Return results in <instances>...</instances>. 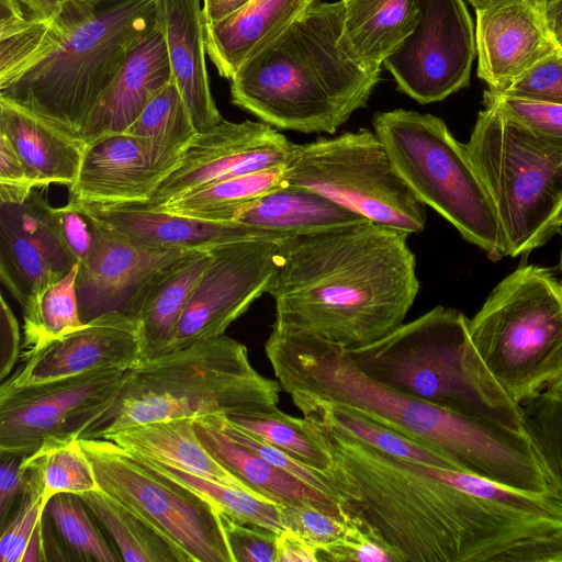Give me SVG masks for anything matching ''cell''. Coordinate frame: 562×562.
I'll return each instance as SVG.
<instances>
[{"instance_id":"40","label":"cell","mask_w":562,"mask_h":562,"mask_svg":"<svg viewBox=\"0 0 562 562\" xmlns=\"http://www.w3.org/2000/svg\"><path fill=\"white\" fill-rule=\"evenodd\" d=\"M44 513L76 559L89 562L122 561L94 525L91 512L81 496L71 493L54 495L47 502Z\"/></svg>"},{"instance_id":"44","label":"cell","mask_w":562,"mask_h":562,"mask_svg":"<svg viewBox=\"0 0 562 562\" xmlns=\"http://www.w3.org/2000/svg\"><path fill=\"white\" fill-rule=\"evenodd\" d=\"M316 557L317 562H398L381 539L352 519L340 538L316 550Z\"/></svg>"},{"instance_id":"7","label":"cell","mask_w":562,"mask_h":562,"mask_svg":"<svg viewBox=\"0 0 562 562\" xmlns=\"http://www.w3.org/2000/svg\"><path fill=\"white\" fill-rule=\"evenodd\" d=\"M376 382L467 416L528 429L522 406L501 386L473 345L469 319L437 306L364 346L347 348Z\"/></svg>"},{"instance_id":"24","label":"cell","mask_w":562,"mask_h":562,"mask_svg":"<svg viewBox=\"0 0 562 562\" xmlns=\"http://www.w3.org/2000/svg\"><path fill=\"white\" fill-rule=\"evenodd\" d=\"M159 19L167 43L172 81L189 109L196 132L205 133L224 119L211 93L200 0H159Z\"/></svg>"},{"instance_id":"3","label":"cell","mask_w":562,"mask_h":562,"mask_svg":"<svg viewBox=\"0 0 562 562\" xmlns=\"http://www.w3.org/2000/svg\"><path fill=\"white\" fill-rule=\"evenodd\" d=\"M408 234L356 222L277 240L272 329L368 345L403 324L418 290Z\"/></svg>"},{"instance_id":"39","label":"cell","mask_w":562,"mask_h":562,"mask_svg":"<svg viewBox=\"0 0 562 562\" xmlns=\"http://www.w3.org/2000/svg\"><path fill=\"white\" fill-rule=\"evenodd\" d=\"M234 426L262 439L316 471H325L330 456L314 424L306 417L290 416L280 409L263 415L225 416Z\"/></svg>"},{"instance_id":"52","label":"cell","mask_w":562,"mask_h":562,"mask_svg":"<svg viewBox=\"0 0 562 562\" xmlns=\"http://www.w3.org/2000/svg\"><path fill=\"white\" fill-rule=\"evenodd\" d=\"M0 379L4 381L22 351L16 317L3 296L0 300Z\"/></svg>"},{"instance_id":"47","label":"cell","mask_w":562,"mask_h":562,"mask_svg":"<svg viewBox=\"0 0 562 562\" xmlns=\"http://www.w3.org/2000/svg\"><path fill=\"white\" fill-rule=\"evenodd\" d=\"M279 510L284 529L296 533L316 550L340 538L351 521V519H340L310 505L279 504Z\"/></svg>"},{"instance_id":"55","label":"cell","mask_w":562,"mask_h":562,"mask_svg":"<svg viewBox=\"0 0 562 562\" xmlns=\"http://www.w3.org/2000/svg\"><path fill=\"white\" fill-rule=\"evenodd\" d=\"M251 0H203L204 26L217 23L244 8Z\"/></svg>"},{"instance_id":"28","label":"cell","mask_w":562,"mask_h":562,"mask_svg":"<svg viewBox=\"0 0 562 562\" xmlns=\"http://www.w3.org/2000/svg\"><path fill=\"white\" fill-rule=\"evenodd\" d=\"M193 419L183 417L137 424L110 434L104 439L112 440L137 457L176 467L256 495L204 448L195 434Z\"/></svg>"},{"instance_id":"27","label":"cell","mask_w":562,"mask_h":562,"mask_svg":"<svg viewBox=\"0 0 562 562\" xmlns=\"http://www.w3.org/2000/svg\"><path fill=\"white\" fill-rule=\"evenodd\" d=\"M318 0H251L228 18L204 26L206 53L231 79L254 53L273 41Z\"/></svg>"},{"instance_id":"25","label":"cell","mask_w":562,"mask_h":562,"mask_svg":"<svg viewBox=\"0 0 562 562\" xmlns=\"http://www.w3.org/2000/svg\"><path fill=\"white\" fill-rule=\"evenodd\" d=\"M195 434L211 456L256 495L281 505L314 506L344 520H350L340 502L323 494L231 439L215 415L193 419Z\"/></svg>"},{"instance_id":"46","label":"cell","mask_w":562,"mask_h":562,"mask_svg":"<svg viewBox=\"0 0 562 562\" xmlns=\"http://www.w3.org/2000/svg\"><path fill=\"white\" fill-rule=\"evenodd\" d=\"M495 94L562 104V48L542 58L502 93Z\"/></svg>"},{"instance_id":"48","label":"cell","mask_w":562,"mask_h":562,"mask_svg":"<svg viewBox=\"0 0 562 562\" xmlns=\"http://www.w3.org/2000/svg\"><path fill=\"white\" fill-rule=\"evenodd\" d=\"M221 517L234 562H277L278 533Z\"/></svg>"},{"instance_id":"34","label":"cell","mask_w":562,"mask_h":562,"mask_svg":"<svg viewBox=\"0 0 562 562\" xmlns=\"http://www.w3.org/2000/svg\"><path fill=\"white\" fill-rule=\"evenodd\" d=\"M81 497L114 541L123 561L182 562L176 550L156 530L101 488Z\"/></svg>"},{"instance_id":"17","label":"cell","mask_w":562,"mask_h":562,"mask_svg":"<svg viewBox=\"0 0 562 562\" xmlns=\"http://www.w3.org/2000/svg\"><path fill=\"white\" fill-rule=\"evenodd\" d=\"M93 245L79 263V315L88 323L108 313L135 318L150 283L166 268L200 249L153 248L131 243L90 221Z\"/></svg>"},{"instance_id":"4","label":"cell","mask_w":562,"mask_h":562,"mask_svg":"<svg viewBox=\"0 0 562 562\" xmlns=\"http://www.w3.org/2000/svg\"><path fill=\"white\" fill-rule=\"evenodd\" d=\"M344 19L342 0L310 5L240 65L232 103L272 127L335 134L367 105L381 72L349 47Z\"/></svg>"},{"instance_id":"19","label":"cell","mask_w":562,"mask_h":562,"mask_svg":"<svg viewBox=\"0 0 562 562\" xmlns=\"http://www.w3.org/2000/svg\"><path fill=\"white\" fill-rule=\"evenodd\" d=\"M136 322L121 313L101 315L26 357L3 389H16L99 369H131L143 361Z\"/></svg>"},{"instance_id":"10","label":"cell","mask_w":562,"mask_h":562,"mask_svg":"<svg viewBox=\"0 0 562 562\" xmlns=\"http://www.w3.org/2000/svg\"><path fill=\"white\" fill-rule=\"evenodd\" d=\"M495 206L507 256L529 254L560 231L562 147L494 106L480 111L465 144Z\"/></svg>"},{"instance_id":"49","label":"cell","mask_w":562,"mask_h":562,"mask_svg":"<svg viewBox=\"0 0 562 562\" xmlns=\"http://www.w3.org/2000/svg\"><path fill=\"white\" fill-rule=\"evenodd\" d=\"M35 189L10 140L0 134V203H21Z\"/></svg>"},{"instance_id":"33","label":"cell","mask_w":562,"mask_h":562,"mask_svg":"<svg viewBox=\"0 0 562 562\" xmlns=\"http://www.w3.org/2000/svg\"><path fill=\"white\" fill-rule=\"evenodd\" d=\"M286 166L288 162L221 180L155 210L210 222H234L240 206L286 184Z\"/></svg>"},{"instance_id":"57","label":"cell","mask_w":562,"mask_h":562,"mask_svg":"<svg viewBox=\"0 0 562 562\" xmlns=\"http://www.w3.org/2000/svg\"><path fill=\"white\" fill-rule=\"evenodd\" d=\"M524 1L527 0H469L475 11L502 8Z\"/></svg>"},{"instance_id":"21","label":"cell","mask_w":562,"mask_h":562,"mask_svg":"<svg viewBox=\"0 0 562 562\" xmlns=\"http://www.w3.org/2000/svg\"><path fill=\"white\" fill-rule=\"evenodd\" d=\"M165 176L140 138L125 132L103 135L85 144L69 202L146 204Z\"/></svg>"},{"instance_id":"13","label":"cell","mask_w":562,"mask_h":562,"mask_svg":"<svg viewBox=\"0 0 562 562\" xmlns=\"http://www.w3.org/2000/svg\"><path fill=\"white\" fill-rule=\"evenodd\" d=\"M127 370L99 369L0 387V452L29 456L43 446L80 439L113 404Z\"/></svg>"},{"instance_id":"1","label":"cell","mask_w":562,"mask_h":562,"mask_svg":"<svg viewBox=\"0 0 562 562\" xmlns=\"http://www.w3.org/2000/svg\"><path fill=\"white\" fill-rule=\"evenodd\" d=\"M308 419L330 456L321 474L345 513L398 562H562V498L502 484L469 492Z\"/></svg>"},{"instance_id":"42","label":"cell","mask_w":562,"mask_h":562,"mask_svg":"<svg viewBox=\"0 0 562 562\" xmlns=\"http://www.w3.org/2000/svg\"><path fill=\"white\" fill-rule=\"evenodd\" d=\"M484 105L494 106L532 133L562 147V104L512 98L484 91Z\"/></svg>"},{"instance_id":"6","label":"cell","mask_w":562,"mask_h":562,"mask_svg":"<svg viewBox=\"0 0 562 562\" xmlns=\"http://www.w3.org/2000/svg\"><path fill=\"white\" fill-rule=\"evenodd\" d=\"M158 21L159 0H74L61 38L0 87V98L81 139L130 50Z\"/></svg>"},{"instance_id":"59","label":"cell","mask_w":562,"mask_h":562,"mask_svg":"<svg viewBox=\"0 0 562 562\" xmlns=\"http://www.w3.org/2000/svg\"><path fill=\"white\" fill-rule=\"evenodd\" d=\"M555 223L562 227V205L560 206L559 211L557 212V215H555Z\"/></svg>"},{"instance_id":"29","label":"cell","mask_w":562,"mask_h":562,"mask_svg":"<svg viewBox=\"0 0 562 562\" xmlns=\"http://www.w3.org/2000/svg\"><path fill=\"white\" fill-rule=\"evenodd\" d=\"M233 221L283 238L368 220L314 190L285 184L240 206Z\"/></svg>"},{"instance_id":"12","label":"cell","mask_w":562,"mask_h":562,"mask_svg":"<svg viewBox=\"0 0 562 562\" xmlns=\"http://www.w3.org/2000/svg\"><path fill=\"white\" fill-rule=\"evenodd\" d=\"M100 488L156 530L182 562H234L221 510L110 439L80 438Z\"/></svg>"},{"instance_id":"15","label":"cell","mask_w":562,"mask_h":562,"mask_svg":"<svg viewBox=\"0 0 562 562\" xmlns=\"http://www.w3.org/2000/svg\"><path fill=\"white\" fill-rule=\"evenodd\" d=\"M200 278L165 352L225 335L228 326L268 292L277 270V240L238 239L210 247Z\"/></svg>"},{"instance_id":"14","label":"cell","mask_w":562,"mask_h":562,"mask_svg":"<svg viewBox=\"0 0 562 562\" xmlns=\"http://www.w3.org/2000/svg\"><path fill=\"white\" fill-rule=\"evenodd\" d=\"M418 8L414 31L383 66L402 92L427 104L469 85L475 29L463 0H418Z\"/></svg>"},{"instance_id":"31","label":"cell","mask_w":562,"mask_h":562,"mask_svg":"<svg viewBox=\"0 0 562 562\" xmlns=\"http://www.w3.org/2000/svg\"><path fill=\"white\" fill-rule=\"evenodd\" d=\"M344 36L352 52L367 65L383 61L414 31L418 0H342Z\"/></svg>"},{"instance_id":"30","label":"cell","mask_w":562,"mask_h":562,"mask_svg":"<svg viewBox=\"0 0 562 562\" xmlns=\"http://www.w3.org/2000/svg\"><path fill=\"white\" fill-rule=\"evenodd\" d=\"M210 261V248L195 250L166 268L150 283L134 318L142 340L143 360L166 351Z\"/></svg>"},{"instance_id":"5","label":"cell","mask_w":562,"mask_h":562,"mask_svg":"<svg viewBox=\"0 0 562 562\" xmlns=\"http://www.w3.org/2000/svg\"><path fill=\"white\" fill-rule=\"evenodd\" d=\"M281 390L252 367L244 344L222 335L128 369L113 404L81 438L173 418L269 414L279 409Z\"/></svg>"},{"instance_id":"9","label":"cell","mask_w":562,"mask_h":562,"mask_svg":"<svg viewBox=\"0 0 562 562\" xmlns=\"http://www.w3.org/2000/svg\"><path fill=\"white\" fill-rule=\"evenodd\" d=\"M373 131L415 196L446 218L469 243L497 261L507 243L493 201L446 123L431 114L379 112Z\"/></svg>"},{"instance_id":"26","label":"cell","mask_w":562,"mask_h":562,"mask_svg":"<svg viewBox=\"0 0 562 562\" xmlns=\"http://www.w3.org/2000/svg\"><path fill=\"white\" fill-rule=\"evenodd\" d=\"M0 134L12 144L35 188L76 181L85 151L81 139L2 98Z\"/></svg>"},{"instance_id":"16","label":"cell","mask_w":562,"mask_h":562,"mask_svg":"<svg viewBox=\"0 0 562 562\" xmlns=\"http://www.w3.org/2000/svg\"><path fill=\"white\" fill-rule=\"evenodd\" d=\"M296 145L263 122L223 120L193 138L173 170L142 205L157 209L221 180L283 165Z\"/></svg>"},{"instance_id":"51","label":"cell","mask_w":562,"mask_h":562,"mask_svg":"<svg viewBox=\"0 0 562 562\" xmlns=\"http://www.w3.org/2000/svg\"><path fill=\"white\" fill-rule=\"evenodd\" d=\"M59 236L69 254L81 263L93 245V231L89 220L67 203L54 207Z\"/></svg>"},{"instance_id":"22","label":"cell","mask_w":562,"mask_h":562,"mask_svg":"<svg viewBox=\"0 0 562 562\" xmlns=\"http://www.w3.org/2000/svg\"><path fill=\"white\" fill-rule=\"evenodd\" d=\"M88 220L145 247L207 249L238 239L279 240V236L238 222H210L142 204L98 205L69 202Z\"/></svg>"},{"instance_id":"8","label":"cell","mask_w":562,"mask_h":562,"mask_svg":"<svg viewBox=\"0 0 562 562\" xmlns=\"http://www.w3.org/2000/svg\"><path fill=\"white\" fill-rule=\"evenodd\" d=\"M484 363L519 405L562 374V283L551 270L520 266L469 319Z\"/></svg>"},{"instance_id":"50","label":"cell","mask_w":562,"mask_h":562,"mask_svg":"<svg viewBox=\"0 0 562 562\" xmlns=\"http://www.w3.org/2000/svg\"><path fill=\"white\" fill-rule=\"evenodd\" d=\"M0 527L2 528L16 508L31 480L22 464L23 456L0 452Z\"/></svg>"},{"instance_id":"53","label":"cell","mask_w":562,"mask_h":562,"mask_svg":"<svg viewBox=\"0 0 562 562\" xmlns=\"http://www.w3.org/2000/svg\"><path fill=\"white\" fill-rule=\"evenodd\" d=\"M69 0H0V11L25 21L41 22L53 19Z\"/></svg>"},{"instance_id":"18","label":"cell","mask_w":562,"mask_h":562,"mask_svg":"<svg viewBox=\"0 0 562 562\" xmlns=\"http://www.w3.org/2000/svg\"><path fill=\"white\" fill-rule=\"evenodd\" d=\"M76 263L42 192L34 189L21 203H0V278L22 311Z\"/></svg>"},{"instance_id":"35","label":"cell","mask_w":562,"mask_h":562,"mask_svg":"<svg viewBox=\"0 0 562 562\" xmlns=\"http://www.w3.org/2000/svg\"><path fill=\"white\" fill-rule=\"evenodd\" d=\"M338 428L389 456L434 467L468 472L461 463L436 448L372 422L348 408L328 405L304 414Z\"/></svg>"},{"instance_id":"37","label":"cell","mask_w":562,"mask_h":562,"mask_svg":"<svg viewBox=\"0 0 562 562\" xmlns=\"http://www.w3.org/2000/svg\"><path fill=\"white\" fill-rule=\"evenodd\" d=\"M137 458L158 473L204 496L223 514L239 524L265 528L276 533H280L284 530L280 517L279 504L277 503L260 498L244 490L199 476L176 467L142 457Z\"/></svg>"},{"instance_id":"23","label":"cell","mask_w":562,"mask_h":562,"mask_svg":"<svg viewBox=\"0 0 562 562\" xmlns=\"http://www.w3.org/2000/svg\"><path fill=\"white\" fill-rule=\"evenodd\" d=\"M172 81L160 19L130 50L111 85L89 116L85 144L108 134L125 132L154 95Z\"/></svg>"},{"instance_id":"45","label":"cell","mask_w":562,"mask_h":562,"mask_svg":"<svg viewBox=\"0 0 562 562\" xmlns=\"http://www.w3.org/2000/svg\"><path fill=\"white\" fill-rule=\"evenodd\" d=\"M43 516L41 493L31 483L30 488L1 528V562H22L30 539Z\"/></svg>"},{"instance_id":"58","label":"cell","mask_w":562,"mask_h":562,"mask_svg":"<svg viewBox=\"0 0 562 562\" xmlns=\"http://www.w3.org/2000/svg\"><path fill=\"white\" fill-rule=\"evenodd\" d=\"M528 1L544 13L546 9L549 8L551 4H553L554 2H557L558 0H528Z\"/></svg>"},{"instance_id":"32","label":"cell","mask_w":562,"mask_h":562,"mask_svg":"<svg viewBox=\"0 0 562 562\" xmlns=\"http://www.w3.org/2000/svg\"><path fill=\"white\" fill-rule=\"evenodd\" d=\"M125 133L146 144L155 164L166 176L173 170L183 151L199 134L173 81L154 95Z\"/></svg>"},{"instance_id":"2","label":"cell","mask_w":562,"mask_h":562,"mask_svg":"<svg viewBox=\"0 0 562 562\" xmlns=\"http://www.w3.org/2000/svg\"><path fill=\"white\" fill-rule=\"evenodd\" d=\"M266 356L303 415L336 405L457 460L476 475L516 490L562 495V479L529 429L440 407L367 375L348 349L319 337L272 329Z\"/></svg>"},{"instance_id":"43","label":"cell","mask_w":562,"mask_h":562,"mask_svg":"<svg viewBox=\"0 0 562 562\" xmlns=\"http://www.w3.org/2000/svg\"><path fill=\"white\" fill-rule=\"evenodd\" d=\"M215 418L220 428L237 443L254 451L270 464L307 484L314 490L338 499L334 490L321 472L304 464L281 449L273 447L262 439L232 425L224 415H215Z\"/></svg>"},{"instance_id":"54","label":"cell","mask_w":562,"mask_h":562,"mask_svg":"<svg viewBox=\"0 0 562 562\" xmlns=\"http://www.w3.org/2000/svg\"><path fill=\"white\" fill-rule=\"evenodd\" d=\"M277 562H317L316 549L291 530L277 538Z\"/></svg>"},{"instance_id":"20","label":"cell","mask_w":562,"mask_h":562,"mask_svg":"<svg viewBox=\"0 0 562 562\" xmlns=\"http://www.w3.org/2000/svg\"><path fill=\"white\" fill-rule=\"evenodd\" d=\"M477 76L502 93L542 58L561 48L544 13L528 0L475 11Z\"/></svg>"},{"instance_id":"56","label":"cell","mask_w":562,"mask_h":562,"mask_svg":"<svg viewBox=\"0 0 562 562\" xmlns=\"http://www.w3.org/2000/svg\"><path fill=\"white\" fill-rule=\"evenodd\" d=\"M544 18L557 43L562 48V0H558L547 8Z\"/></svg>"},{"instance_id":"60","label":"cell","mask_w":562,"mask_h":562,"mask_svg":"<svg viewBox=\"0 0 562 562\" xmlns=\"http://www.w3.org/2000/svg\"><path fill=\"white\" fill-rule=\"evenodd\" d=\"M560 270H561V273H562V249H561V257H560ZM561 283H562V279H561Z\"/></svg>"},{"instance_id":"38","label":"cell","mask_w":562,"mask_h":562,"mask_svg":"<svg viewBox=\"0 0 562 562\" xmlns=\"http://www.w3.org/2000/svg\"><path fill=\"white\" fill-rule=\"evenodd\" d=\"M79 263L46 289L31 307L23 311L22 359L54 339L83 325L79 315L77 274Z\"/></svg>"},{"instance_id":"41","label":"cell","mask_w":562,"mask_h":562,"mask_svg":"<svg viewBox=\"0 0 562 562\" xmlns=\"http://www.w3.org/2000/svg\"><path fill=\"white\" fill-rule=\"evenodd\" d=\"M521 406L529 431L562 479V374Z\"/></svg>"},{"instance_id":"36","label":"cell","mask_w":562,"mask_h":562,"mask_svg":"<svg viewBox=\"0 0 562 562\" xmlns=\"http://www.w3.org/2000/svg\"><path fill=\"white\" fill-rule=\"evenodd\" d=\"M22 464L41 493L43 512L54 495L71 493L81 496L100 488L80 439L43 446L36 452L23 456Z\"/></svg>"},{"instance_id":"11","label":"cell","mask_w":562,"mask_h":562,"mask_svg":"<svg viewBox=\"0 0 562 562\" xmlns=\"http://www.w3.org/2000/svg\"><path fill=\"white\" fill-rule=\"evenodd\" d=\"M285 183L314 190L368 221L408 235L419 234L426 224L425 205L368 128L297 144Z\"/></svg>"}]
</instances>
